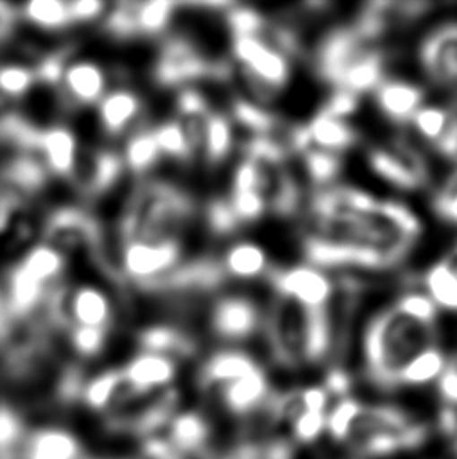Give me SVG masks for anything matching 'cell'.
Masks as SVG:
<instances>
[{"label":"cell","instance_id":"cell-24","mask_svg":"<svg viewBox=\"0 0 457 459\" xmlns=\"http://www.w3.org/2000/svg\"><path fill=\"white\" fill-rule=\"evenodd\" d=\"M224 273L238 280H251L268 272L265 249L253 242H240L228 249L224 257Z\"/></svg>","mask_w":457,"mask_h":459},{"label":"cell","instance_id":"cell-41","mask_svg":"<svg viewBox=\"0 0 457 459\" xmlns=\"http://www.w3.org/2000/svg\"><path fill=\"white\" fill-rule=\"evenodd\" d=\"M8 179L24 190H37L44 184V169L38 161L29 157L13 161L6 171Z\"/></svg>","mask_w":457,"mask_h":459},{"label":"cell","instance_id":"cell-12","mask_svg":"<svg viewBox=\"0 0 457 459\" xmlns=\"http://www.w3.org/2000/svg\"><path fill=\"white\" fill-rule=\"evenodd\" d=\"M415 131L437 154L457 159V112L440 106H423L412 123Z\"/></svg>","mask_w":457,"mask_h":459},{"label":"cell","instance_id":"cell-23","mask_svg":"<svg viewBox=\"0 0 457 459\" xmlns=\"http://www.w3.org/2000/svg\"><path fill=\"white\" fill-rule=\"evenodd\" d=\"M140 100L129 90H116L100 100L99 119L104 131L117 135L140 112Z\"/></svg>","mask_w":457,"mask_h":459},{"label":"cell","instance_id":"cell-42","mask_svg":"<svg viewBox=\"0 0 457 459\" xmlns=\"http://www.w3.org/2000/svg\"><path fill=\"white\" fill-rule=\"evenodd\" d=\"M37 75L24 66H2L0 68V93L10 98H19L30 90Z\"/></svg>","mask_w":457,"mask_h":459},{"label":"cell","instance_id":"cell-37","mask_svg":"<svg viewBox=\"0 0 457 459\" xmlns=\"http://www.w3.org/2000/svg\"><path fill=\"white\" fill-rule=\"evenodd\" d=\"M174 4L165 0H154L135 8L136 30L159 33L167 27L173 16Z\"/></svg>","mask_w":457,"mask_h":459},{"label":"cell","instance_id":"cell-27","mask_svg":"<svg viewBox=\"0 0 457 459\" xmlns=\"http://www.w3.org/2000/svg\"><path fill=\"white\" fill-rule=\"evenodd\" d=\"M207 160L218 165L230 154L234 146V129L223 113H209L203 123V138Z\"/></svg>","mask_w":457,"mask_h":459},{"label":"cell","instance_id":"cell-11","mask_svg":"<svg viewBox=\"0 0 457 459\" xmlns=\"http://www.w3.org/2000/svg\"><path fill=\"white\" fill-rule=\"evenodd\" d=\"M211 329L224 341H245L262 325L259 306L246 297H226L211 310Z\"/></svg>","mask_w":457,"mask_h":459},{"label":"cell","instance_id":"cell-32","mask_svg":"<svg viewBox=\"0 0 457 459\" xmlns=\"http://www.w3.org/2000/svg\"><path fill=\"white\" fill-rule=\"evenodd\" d=\"M142 345L146 351L144 353L168 354H188L192 353L193 343L180 334L179 331L168 326H154L149 328L142 334ZM169 358V356H168Z\"/></svg>","mask_w":457,"mask_h":459},{"label":"cell","instance_id":"cell-40","mask_svg":"<svg viewBox=\"0 0 457 459\" xmlns=\"http://www.w3.org/2000/svg\"><path fill=\"white\" fill-rule=\"evenodd\" d=\"M326 419L328 412L304 411L303 414L289 427L293 439L301 444H310L320 439V436L326 433Z\"/></svg>","mask_w":457,"mask_h":459},{"label":"cell","instance_id":"cell-31","mask_svg":"<svg viewBox=\"0 0 457 459\" xmlns=\"http://www.w3.org/2000/svg\"><path fill=\"white\" fill-rule=\"evenodd\" d=\"M293 447L284 437L241 442L220 459H293Z\"/></svg>","mask_w":457,"mask_h":459},{"label":"cell","instance_id":"cell-19","mask_svg":"<svg viewBox=\"0 0 457 459\" xmlns=\"http://www.w3.org/2000/svg\"><path fill=\"white\" fill-rule=\"evenodd\" d=\"M21 459H82L81 444L66 429H39L25 439Z\"/></svg>","mask_w":457,"mask_h":459},{"label":"cell","instance_id":"cell-29","mask_svg":"<svg viewBox=\"0 0 457 459\" xmlns=\"http://www.w3.org/2000/svg\"><path fill=\"white\" fill-rule=\"evenodd\" d=\"M31 280L37 281L41 286L46 287L49 281L56 280L65 268V259L62 253L54 247L41 245L31 249L18 265Z\"/></svg>","mask_w":457,"mask_h":459},{"label":"cell","instance_id":"cell-35","mask_svg":"<svg viewBox=\"0 0 457 459\" xmlns=\"http://www.w3.org/2000/svg\"><path fill=\"white\" fill-rule=\"evenodd\" d=\"M25 16L33 24L43 29H62L68 25L71 19L68 4L56 0H35L25 5Z\"/></svg>","mask_w":457,"mask_h":459},{"label":"cell","instance_id":"cell-6","mask_svg":"<svg viewBox=\"0 0 457 459\" xmlns=\"http://www.w3.org/2000/svg\"><path fill=\"white\" fill-rule=\"evenodd\" d=\"M268 280L274 295L291 299L309 309H328L334 297L332 281L320 268L312 265L272 268L268 270Z\"/></svg>","mask_w":457,"mask_h":459},{"label":"cell","instance_id":"cell-7","mask_svg":"<svg viewBox=\"0 0 457 459\" xmlns=\"http://www.w3.org/2000/svg\"><path fill=\"white\" fill-rule=\"evenodd\" d=\"M370 48L373 43L360 37L352 25L334 29L316 46L314 54L316 74L335 90L346 71Z\"/></svg>","mask_w":457,"mask_h":459},{"label":"cell","instance_id":"cell-16","mask_svg":"<svg viewBox=\"0 0 457 459\" xmlns=\"http://www.w3.org/2000/svg\"><path fill=\"white\" fill-rule=\"evenodd\" d=\"M160 431H163L161 439H165L182 458H185L186 455L198 454L204 450L211 436L209 423L205 422L204 417L199 416L198 412L173 416L163 429L155 433ZM152 436L157 435L152 433Z\"/></svg>","mask_w":457,"mask_h":459},{"label":"cell","instance_id":"cell-13","mask_svg":"<svg viewBox=\"0 0 457 459\" xmlns=\"http://www.w3.org/2000/svg\"><path fill=\"white\" fill-rule=\"evenodd\" d=\"M217 394L224 408L234 416H251L266 408L272 395L270 381L262 367L243 378L220 387Z\"/></svg>","mask_w":457,"mask_h":459},{"label":"cell","instance_id":"cell-21","mask_svg":"<svg viewBox=\"0 0 457 459\" xmlns=\"http://www.w3.org/2000/svg\"><path fill=\"white\" fill-rule=\"evenodd\" d=\"M68 316L82 328L106 329L110 320V303L96 287H81L66 305Z\"/></svg>","mask_w":457,"mask_h":459},{"label":"cell","instance_id":"cell-2","mask_svg":"<svg viewBox=\"0 0 457 459\" xmlns=\"http://www.w3.org/2000/svg\"><path fill=\"white\" fill-rule=\"evenodd\" d=\"M266 343L272 358L284 368L314 366L328 354L332 326L328 309H309L274 295L265 318Z\"/></svg>","mask_w":457,"mask_h":459},{"label":"cell","instance_id":"cell-20","mask_svg":"<svg viewBox=\"0 0 457 459\" xmlns=\"http://www.w3.org/2000/svg\"><path fill=\"white\" fill-rule=\"evenodd\" d=\"M63 82L69 98L79 104L96 102L106 91V74L93 62L73 63L65 69Z\"/></svg>","mask_w":457,"mask_h":459},{"label":"cell","instance_id":"cell-36","mask_svg":"<svg viewBox=\"0 0 457 459\" xmlns=\"http://www.w3.org/2000/svg\"><path fill=\"white\" fill-rule=\"evenodd\" d=\"M360 406H362V402L346 395V397L337 398V402L329 408L326 433L334 441L341 442V444L345 442L348 431L351 429Z\"/></svg>","mask_w":457,"mask_h":459},{"label":"cell","instance_id":"cell-22","mask_svg":"<svg viewBox=\"0 0 457 459\" xmlns=\"http://www.w3.org/2000/svg\"><path fill=\"white\" fill-rule=\"evenodd\" d=\"M38 148L43 150L46 163L54 173L60 176L73 173L77 157V142L74 134L69 129L56 126L41 132Z\"/></svg>","mask_w":457,"mask_h":459},{"label":"cell","instance_id":"cell-48","mask_svg":"<svg viewBox=\"0 0 457 459\" xmlns=\"http://www.w3.org/2000/svg\"><path fill=\"white\" fill-rule=\"evenodd\" d=\"M435 212L439 217L452 224H457V188L442 190L435 198Z\"/></svg>","mask_w":457,"mask_h":459},{"label":"cell","instance_id":"cell-1","mask_svg":"<svg viewBox=\"0 0 457 459\" xmlns=\"http://www.w3.org/2000/svg\"><path fill=\"white\" fill-rule=\"evenodd\" d=\"M437 325L418 322L392 306L371 320L364 335L365 370L383 389L398 387L402 368L427 348L437 345Z\"/></svg>","mask_w":457,"mask_h":459},{"label":"cell","instance_id":"cell-33","mask_svg":"<svg viewBox=\"0 0 457 459\" xmlns=\"http://www.w3.org/2000/svg\"><path fill=\"white\" fill-rule=\"evenodd\" d=\"M155 142L160 148L161 154L171 155L174 159L188 160L194 152V144L186 132L185 126L177 121H168L152 131Z\"/></svg>","mask_w":457,"mask_h":459},{"label":"cell","instance_id":"cell-25","mask_svg":"<svg viewBox=\"0 0 457 459\" xmlns=\"http://www.w3.org/2000/svg\"><path fill=\"white\" fill-rule=\"evenodd\" d=\"M425 287L437 307L457 312V261L446 259L427 270Z\"/></svg>","mask_w":457,"mask_h":459},{"label":"cell","instance_id":"cell-8","mask_svg":"<svg viewBox=\"0 0 457 459\" xmlns=\"http://www.w3.org/2000/svg\"><path fill=\"white\" fill-rule=\"evenodd\" d=\"M420 63L434 85L457 90V22L440 25L423 39Z\"/></svg>","mask_w":457,"mask_h":459},{"label":"cell","instance_id":"cell-28","mask_svg":"<svg viewBox=\"0 0 457 459\" xmlns=\"http://www.w3.org/2000/svg\"><path fill=\"white\" fill-rule=\"evenodd\" d=\"M124 379L121 370H110L100 373L82 387V400L91 410L108 412L124 389Z\"/></svg>","mask_w":457,"mask_h":459},{"label":"cell","instance_id":"cell-18","mask_svg":"<svg viewBox=\"0 0 457 459\" xmlns=\"http://www.w3.org/2000/svg\"><path fill=\"white\" fill-rule=\"evenodd\" d=\"M260 368L259 362L243 351L228 350L213 354L201 372V383L207 389H220Z\"/></svg>","mask_w":457,"mask_h":459},{"label":"cell","instance_id":"cell-15","mask_svg":"<svg viewBox=\"0 0 457 459\" xmlns=\"http://www.w3.org/2000/svg\"><path fill=\"white\" fill-rule=\"evenodd\" d=\"M121 375L130 391L138 394L160 391L167 389L176 377V364L163 354L142 353L130 360Z\"/></svg>","mask_w":457,"mask_h":459},{"label":"cell","instance_id":"cell-43","mask_svg":"<svg viewBox=\"0 0 457 459\" xmlns=\"http://www.w3.org/2000/svg\"><path fill=\"white\" fill-rule=\"evenodd\" d=\"M71 341L79 353L83 356H94L99 353L106 342V329L74 326Z\"/></svg>","mask_w":457,"mask_h":459},{"label":"cell","instance_id":"cell-3","mask_svg":"<svg viewBox=\"0 0 457 459\" xmlns=\"http://www.w3.org/2000/svg\"><path fill=\"white\" fill-rule=\"evenodd\" d=\"M427 429L410 412L393 404H364L343 446L358 458H387L425 444Z\"/></svg>","mask_w":457,"mask_h":459},{"label":"cell","instance_id":"cell-39","mask_svg":"<svg viewBox=\"0 0 457 459\" xmlns=\"http://www.w3.org/2000/svg\"><path fill=\"white\" fill-rule=\"evenodd\" d=\"M393 306L402 314L412 316V318L418 320V322L437 325L439 307L435 306V303H434L427 293H404L402 297L396 299V303Z\"/></svg>","mask_w":457,"mask_h":459},{"label":"cell","instance_id":"cell-26","mask_svg":"<svg viewBox=\"0 0 457 459\" xmlns=\"http://www.w3.org/2000/svg\"><path fill=\"white\" fill-rule=\"evenodd\" d=\"M446 366H448V358L437 345L427 348L402 368L398 378V387L402 385L415 387V385L434 383L440 378Z\"/></svg>","mask_w":457,"mask_h":459},{"label":"cell","instance_id":"cell-14","mask_svg":"<svg viewBox=\"0 0 457 459\" xmlns=\"http://www.w3.org/2000/svg\"><path fill=\"white\" fill-rule=\"evenodd\" d=\"M375 98L384 117L400 126L412 123L425 102L423 90L404 81H384L376 88Z\"/></svg>","mask_w":457,"mask_h":459},{"label":"cell","instance_id":"cell-10","mask_svg":"<svg viewBox=\"0 0 457 459\" xmlns=\"http://www.w3.org/2000/svg\"><path fill=\"white\" fill-rule=\"evenodd\" d=\"M179 255V243L173 238L132 240L124 251V270L136 280H149L173 267Z\"/></svg>","mask_w":457,"mask_h":459},{"label":"cell","instance_id":"cell-44","mask_svg":"<svg viewBox=\"0 0 457 459\" xmlns=\"http://www.w3.org/2000/svg\"><path fill=\"white\" fill-rule=\"evenodd\" d=\"M209 223L217 234H230L240 226V221L235 217L228 201L223 199L211 203L209 207Z\"/></svg>","mask_w":457,"mask_h":459},{"label":"cell","instance_id":"cell-34","mask_svg":"<svg viewBox=\"0 0 457 459\" xmlns=\"http://www.w3.org/2000/svg\"><path fill=\"white\" fill-rule=\"evenodd\" d=\"M160 154L154 134L148 131L138 132L127 143L125 161L135 173H144L149 168L154 167Z\"/></svg>","mask_w":457,"mask_h":459},{"label":"cell","instance_id":"cell-9","mask_svg":"<svg viewBox=\"0 0 457 459\" xmlns=\"http://www.w3.org/2000/svg\"><path fill=\"white\" fill-rule=\"evenodd\" d=\"M209 75L226 77L228 75V65L205 60L192 44L184 39H174L168 44L157 66V77L165 85H176L180 82Z\"/></svg>","mask_w":457,"mask_h":459},{"label":"cell","instance_id":"cell-47","mask_svg":"<svg viewBox=\"0 0 457 459\" xmlns=\"http://www.w3.org/2000/svg\"><path fill=\"white\" fill-rule=\"evenodd\" d=\"M439 429L442 435L452 447L453 454L457 456V406H442L439 414Z\"/></svg>","mask_w":457,"mask_h":459},{"label":"cell","instance_id":"cell-38","mask_svg":"<svg viewBox=\"0 0 457 459\" xmlns=\"http://www.w3.org/2000/svg\"><path fill=\"white\" fill-rule=\"evenodd\" d=\"M121 159L113 152H98L94 155L93 165H91V173L88 179V186L91 192H104L108 186L116 182L119 174H121Z\"/></svg>","mask_w":457,"mask_h":459},{"label":"cell","instance_id":"cell-49","mask_svg":"<svg viewBox=\"0 0 457 459\" xmlns=\"http://www.w3.org/2000/svg\"><path fill=\"white\" fill-rule=\"evenodd\" d=\"M69 13L73 21H91L99 16L106 4L94 2V0H81V2H71L68 4Z\"/></svg>","mask_w":457,"mask_h":459},{"label":"cell","instance_id":"cell-45","mask_svg":"<svg viewBox=\"0 0 457 459\" xmlns=\"http://www.w3.org/2000/svg\"><path fill=\"white\" fill-rule=\"evenodd\" d=\"M177 107H179V112L190 119L192 123H201L204 121L205 117L211 113L209 106L205 102L203 94L198 93L196 90L192 88H186L182 93L179 94V100H177Z\"/></svg>","mask_w":457,"mask_h":459},{"label":"cell","instance_id":"cell-30","mask_svg":"<svg viewBox=\"0 0 457 459\" xmlns=\"http://www.w3.org/2000/svg\"><path fill=\"white\" fill-rule=\"evenodd\" d=\"M303 160L304 169L309 176L310 180L316 186H324L331 184L332 180L341 174V155L328 151L320 150L309 143L297 152Z\"/></svg>","mask_w":457,"mask_h":459},{"label":"cell","instance_id":"cell-4","mask_svg":"<svg viewBox=\"0 0 457 459\" xmlns=\"http://www.w3.org/2000/svg\"><path fill=\"white\" fill-rule=\"evenodd\" d=\"M232 37L235 58L240 63L249 87L259 100H274L290 82V58L260 38L251 35Z\"/></svg>","mask_w":457,"mask_h":459},{"label":"cell","instance_id":"cell-46","mask_svg":"<svg viewBox=\"0 0 457 459\" xmlns=\"http://www.w3.org/2000/svg\"><path fill=\"white\" fill-rule=\"evenodd\" d=\"M358 108V96L346 93V91H334L328 102L323 106L322 112L346 119Z\"/></svg>","mask_w":457,"mask_h":459},{"label":"cell","instance_id":"cell-17","mask_svg":"<svg viewBox=\"0 0 457 459\" xmlns=\"http://www.w3.org/2000/svg\"><path fill=\"white\" fill-rule=\"evenodd\" d=\"M304 127L312 146L334 154L341 155L351 150L358 142V131L346 119L337 118L322 110Z\"/></svg>","mask_w":457,"mask_h":459},{"label":"cell","instance_id":"cell-5","mask_svg":"<svg viewBox=\"0 0 457 459\" xmlns=\"http://www.w3.org/2000/svg\"><path fill=\"white\" fill-rule=\"evenodd\" d=\"M371 169L390 186L412 192L429 180V167L408 138L395 137L368 152Z\"/></svg>","mask_w":457,"mask_h":459}]
</instances>
